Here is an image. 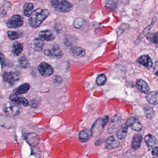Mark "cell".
I'll return each instance as SVG.
<instances>
[{"label": "cell", "mask_w": 158, "mask_h": 158, "mask_svg": "<svg viewBox=\"0 0 158 158\" xmlns=\"http://www.w3.org/2000/svg\"><path fill=\"white\" fill-rule=\"evenodd\" d=\"M39 37L41 40L49 41L55 39V36L53 33L48 30L42 31L39 33Z\"/></svg>", "instance_id": "obj_16"}, {"label": "cell", "mask_w": 158, "mask_h": 158, "mask_svg": "<svg viewBox=\"0 0 158 158\" xmlns=\"http://www.w3.org/2000/svg\"><path fill=\"white\" fill-rule=\"evenodd\" d=\"M38 70L40 74L44 77H48L52 75L54 69L51 65L45 62L40 63L38 67Z\"/></svg>", "instance_id": "obj_7"}, {"label": "cell", "mask_w": 158, "mask_h": 158, "mask_svg": "<svg viewBox=\"0 0 158 158\" xmlns=\"http://www.w3.org/2000/svg\"><path fill=\"white\" fill-rule=\"evenodd\" d=\"M109 120V117L107 116L98 119L94 122L91 130L92 136L94 137L99 136L102 134L104 127L108 123Z\"/></svg>", "instance_id": "obj_2"}, {"label": "cell", "mask_w": 158, "mask_h": 158, "mask_svg": "<svg viewBox=\"0 0 158 158\" xmlns=\"http://www.w3.org/2000/svg\"><path fill=\"white\" fill-rule=\"evenodd\" d=\"M24 20L22 16L19 15H14L6 23V26L9 28H16L23 25Z\"/></svg>", "instance_id": "obj_5"}, {"label": "cell", "mask_w": 158, "mask_h": 158, "mask_svg": "<svg viewBox=\"0 0 158 158\" xmlns=\"http://www.w3.org/2000/svg\"><path fill=\"white\" fill-rule=\"evenodd\" d=\"M23 137H24L25 141L31 146H37L40 143V138H39L38 135L36 134L33 133L24 134Z\"/></svg>", "instance_id": "obj_8"}, {"label": "cell", "mask_w": 158, "mask_h": 158, "mask_svg": "<svg viewBox=\"0 0 158 158\" xmlns=\"http://www.w3.org/2000/svg\"><path fill=\"white\" fill-rule=\"evenodd\" d=\"M30 89V85L29 83H25L21 84V85L18 87L15 91L14 94L17 95H21L26 93Z\"/></svg>", "instance_id": "obj_21"}, {"label": "cell", "mask_w": 158, "mask_h": 158, "mask_svg": "<svg viewBox=\"0 0 158 158\" xmlns=\"http://www.w3.org/2000/svg\"><path fill=\"white\" fill-rule=\"evenodd\" d=\"M50 55L56 58H60L63 56V53L60 47L57 45L54 46L52 50H50Z\"/></svg>", "instance_id": "obj_25"}, {"label": "cell", "mask_w": 158, "mask_h": 158, "mask_svg": "<svg viewBox=\"0 0 158 158\" xmlns=\"http://www.w3.org/2000/svg\"><path fill=\"white\" fill-rule=\"evenodd\" d=\"M136 87L141 92L145 94H148L149 93L150 88L147 83L143 80L139 79L137 81Z\"/></svg>", "instance_id": "obj_17"}, {"label": "cell", "mask_w": 158, "mask_h": 158, "mask_svg": "<svg viewBox=\"0 0 158 158\" xmlns=\"http://www.w3.org/2000/svg\"><path fill=\"white\" fill-rule=\"evenodd\" d=\"M125 124L128 127H131L134 130L136 131H140L143 128V126L141 122H139L138 119L135 117H132L129 118L126 122Z\"/></svg>", "instance_id": "obj_10"}, {"label": "cell", "mask_w": 158, "mask_h": 158, "mask_svg": "<svg viewBox=\"0 0 158 158\" xmlns=\"http://www.w3.org/2000/svg\"><path fill=\"white\" fill-rule=\"evenodd\" d=\"M50 13L47 9L38 8L33 11L29 19V23L31 27L36 28L47 18Z\"/></svg>", "instance_id": "obj_1"}, {"label": "cell", "mask_w": 158, "mask_h": 158, "mask_svg": "<svg viewBox=\"0 0 158 158\" xmlns=\"http://www.w3.org/2000/svg\"><path fill=\"white\" fill-rule=\"evenodd\" d=\"M106 143V148L107 149H112L118 147L120 145V143L116 140L114 136H111L108 138L105 141Z\"/></svg>", "instance_id": "obj_15"}, {"label": "cell", "mask_w": 158, "mask_h": 158, "mask_svg": "<svg viewBox=\"0 0 158 158\" xmlns=\"http://www.w3.org/2000/svg\"><path fill=\"white\" fill-rule=\"evenodd\" d=\"M51 4L56 11L61 13L69 12L73 7L71 3L66 1H53Z\"/></svg>", "instance_id": "obj_4"}, {"label": "cell", "mask_w": 158, "mask_h": 158, "mask_svg": "<svg viewBox=\"0 0 158 158\" xmlns=\"http://www.w3.org/2000/svg\"><path fill=\"white\" fill-rule=\"evenodd\" d=\"M2 78L5 82L13 85L18 80V74L12 71H5L3 73Z\"/></svg>", "instance_id": "obj_11"}, {"label": "cell", "mask_w": 158, "mask_h": 158, "mask_svg": "<svg viewBox=\"0 0 158 158\" xmlns=\"http://www.w3.org/2000/svg\"><path fill=\"white\" fill-rule=\"evenodd\" d=\"M147 39L151 42L158 45V32H154L148 34Z\"/></svg>", "instance_id": "obj_29"}, {"label": "cell", "mask_w": 158, "mask_h": 158, "mask_svg": "<svg viewBox=\"0 0 158 158\" xmlns=\"http://www.w3.org/2000/svg\"><path fill=\"white\" fill-rule=\"evenodd\" d=\"M120 115L119 114H116V115H114L112 117L111 121L110 122L108 129V133L109 134L114 133L118 127L120 123Z\"/></svg>", "instance_id": "obj_9"}, {"label": "cell", "mask_w": 158, "mask_h": 158, "mask_svg": "<svg viewBox=\"0 0 158 158\" xmlns=\"http://www.w3.org/2000/svg\"><path fill=\"white\" fill-rule=\"evenodd\" d=\"M143 141V136L141 134H136L134 136L132 142L131 147L132 149L136 150L140 147Z\"/></svg>", "instance_id": "obj_19"}, {"label": "cell", "mask_w": 158, "mask_h": 158, "mask_svg": "<svg viewBox=\"0 0 158 158\" xmlns=\"http://www.w3.org/2000/svg\"><path fill=\"white\" fill-rule=\"evenodd\" d=\"M8 38L10 40L14 41L19 39L22 36V34L18 32L9 31L7 32Z\"/></svg>", "instance_id": "obj_28"}, {"label": "cell", "mask_w": 158, "mask_h": 158, "mask_svg": "<svg viewBox=\"0 0 158 158\" xmlns=\"http://www.w3.org/2000/svg\"><path fill=\"white\" fill-rule=\"evenodd\" d=\"M70 52L72 55L76 57H82L85 54V50L80 46H74L70 49Z\"/></svg>", "instance_id": "obj_22"}, {"label": "cell", "mask_w": 158, "mask_h": 158, "mask_svg": "<svg viewBox=\"0 0 158 158\" xmlns=\"http://www.w3.org/2000/svg\"><path fill=\"white\" fill-rule=\"evenodd\" d=\"M138 62L139 64H141L148 68L152 67L153 65L152 59L148 55L142 56L138 58Z\"/></svg>", "instance_id": "obj_14"}, {"label": "cell", "mask_w": 158, "mask_h": 158, "mask_svg": "<svg viewBox=\"0 0 158 158\" xmlns=\"http://www.w3.org/2000/svg\"><path fill=\"white\" fill-rule=\"evenodd\" d=\"M154 70L155 74L158 77V61L156 62V64H155Z\"/></svg>", "instance_id": "obj_34"}, {"label": "cell", "mask_w": 158, "mask_h": 158, "mask_svg": "<svg viewBox=\"0 0 158 158\" xmlns=\"http://www.w3.org/2000/svg\"><path fill=\"white\" fill-rule=\"evenodd\" d=\"M128 128L129 127L125 124L123 125L116 134L117 138L119 140H122V139H124L128 133Z\"/></svg>", "instance_id": "obj_23"}, {"label": "cell", "mask_w": 158, "mask_h": 158, "mask_svg": "<svg viewBox=\"0 0 158 158\" xmlns=\"http://www.w3.org/2000/svg\"><path fill=\"white\" fill-rule=\"evenodd\" d=\"M19 65L23 68H27L28 67L29 63L26 57L23 56L19 58Z\"/></svg>", "instance_id": "obj_30"}, {"label": "cell", "mask_w": 158, "mask_h": 158, "mask_svg": "<svg viewBox=\"0 0 158 158\" xmlns=\"http://www.w3.org/2000/svg\"><path fill=\"white\" fill-rule=\"evenodd\" d=\"M106 80V76L104 74H100L98 76L96 82L97 85L100 86V85H103V84H105Z\"/></svg>", "instance_id": "obj_31"}, {"label": "cell", "mask_w": 158, "mask_h": 158, "mask_svg": "<svg viewBox=\"0 0 158 158\" xmlns=\"http://www.w3.org/2000/svg\"><path fill=\"white\" fill-rule=\"evenodd\" d=\"M152 155L155 158H158V147H155L152 151Z\"/></svg>", "instance_id": "obj_33"}, {"label": "cell", "mask_w": 158, "mask_h": 158, "mask_svg": "<svg viewBox=\"0 0 158 158\" xmlns=\"http://www.w3.org/2000/svg\"><path fill=\"white\" fill-rule=\"evenodd\" d=\"M33 5L31 3L27 2L24 4L23 6V13L24 15L30 17L33 12Z\"/></svg>", "instance_id": "obj_26"}, {"label": "cell", "mask_w": 158, "mask_h": 158, "mask_svg": "<svg viewBox=\"0 0 158 158\" xmlns=\"http://www.w3.org/2000/svg\"><path fill=\"white\" fill-rule=\"evenodd\" d=\"M0 62H1L2 68H3L6 65V60L4 56L1 53H0Z\"/></svg>", "instance_id": "obj_32"}, {"label": "cell", "mask_w": 158, "mask_h": 158, "mask_svg": "<svg viewBox=\"0 0 158 158\" xmlns=\"http://www.w3.org/2000/svg\"><path fill=\"white\" fill-rule=\"evenodd\" d=\"M102 143H103V140L101 139V138H99V139H98V140L96 141L95 144L96 146H99L101 145Z\"/></svg>", "instance_id": "obj_35"}, {"label": "cell", "mask_w": 158, "mask_h": 158, "mask_svg": "<svg viewBox=\"0 0 158 158\" xmlns=\"http://www.w3.org/2000/svg\"><path fill=\"white\" fill-rule=\"evenodd\" d=\"M2 109L5 114L12 117L19 116L21 114L22 110L20 105L12 101L5 103L3 106Z\"/></svg>", "instance_id": "obj_3"}, {"label": "cell", "mask_w": 158, "mask_h": 158, "mask_svg": "<svg viewBox=\"0 0 158 158\" xmlns=\"http://www.w3.org/2000/svg\"><path fill=\"white\" fill-rule=\"evenodd\" d=\"M16 125V122L13 118L0 115V126L6 129H13Z\"/></svg>", "instance_id": "obj_6"}, {"label": "cell", "mask_w": 158, "mask_h": 158, "mask_svg": "<svg viewBox=\"0 0 158 158\" xmlns=\"http://www.w3.org/2000/svg\"><path fill=\"white\" fill-rule=\"evenodd\" d=\"M43 44V42L41 39H36L33 41V46L36 51H41L42 49Z\"/></svg>", "instance_id": "obj_27"}, {"label": "cell", "mask_w": 158, "mask_h": 158, "mask_svg": "<svg viewBox=\"0 0 158 158\" xmlns=\"http://www.w3.org/2000/svg\"><path fill=\"white\" fill-rule=\"evenodd\" d=\"M92 136L91 130L89 129L83 130L79 133V140L81 143H86L91 139Z\"/></svg>", "instance_id": "obj_13"}, {"label": "cell", "mask_w": 158, "mask_h": 158, "mask_svg": "<svg viewBox=\"0 0 158 158\" xmlns=\"http://www.w3.org/2000/svg\"><path fill=\"white\" fill-rule=\"evenodd\" d=\"M44 54L46 56H50V54H51V52H50V50H49V49H47V50H45L44 52Z\"/></svg>", "instance_id": "obj_36"}, {"label": "cell", "mask_w": 158, "mask_h": 158, "mask_svg": "<svg viewBox=\"0 0 158 158\" xmlns=\"http://www.w3.org/2000/svg\"><path fill=\"white\" fill-rule=\"evenodd\" d=\"M145 141L149 149L153 148L157 144V141L154 135H148L145 137Z\"/></svg>", "instance_id": "obj_20"}, {"label": "cell", "mask_w": 158, "mask_h": 158, "mask_svg": "<svg viewBox=\"0 0 158 158\" xmlns=\"http://www.w3.org/2000/svg\"><path fill=\"white\" fill-rule=\"evenodd\" d=\"M23 45L20 43L15 42L13 44L12 51L14 54L16 56H18L21 54L23 51Z\"/></svg>", "instance_id": "obj_24"}, {"label": "cell", "mask_w": 158, "mask_h": 158, "mask_svg": "<svg viewBox=\"0 0 158 158\" xmlns=\"http://www.w3.org/2000/svg\"><path fill=\"white\" fill-rule=\"evenodd\" d=\"M9 98L12 102L14 103H17L19 105H22L25 107L28 106L29 101L25 97L19 96L18 95H17L15 94H12L10 96Z\"/></svg>", "instance_id": "obj_12"}, {"label": "cell", "mask_w": 158, "mask_h": 158, "mask_svg": "<svg viewBox=\"0 0 158 158\" xmlns=\"http://www.w3.org/2000/svg\"><path fill=\"white\" fill-rule=\"evenodd\" d=\"M148 101L152 105L158 104V91H153L148 94L146 96Z\"/></svg>", "instance_id": "obj_18"}]
</instances>
